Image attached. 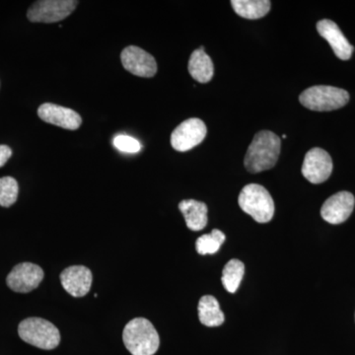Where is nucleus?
<instances>
[{
    "instance_id": "nucleus-1",
    "label": "nucleus",
    "mask_w": 355,
    "mask_h": 355,
    "mask_svg": "<svg viewBox=\"0 0 355 355\" xmlns=\"http://www.w3.org/2000/svg\"><path fill=\"white\" fill-rule=\"evenodd\" d=\"M282 140L270 130H261L254 135L248 148L244 164L250 173L272 169L279 160Z\"/></svg>"
},
{
    "instance_id": "nucleus-2",
    "label": "nucleus",
    "mask_w": 355,
    "mask_h": 355,
    "mask_svg": "<svg viewBox=\"0 0 355 355\" xmlns=\"http://www.w3.org/2000/svg\"><path fill=\"white\" fill-rule=\"evenodd\" d=\"M123 340L132 355H153L157 352L160 338L153 323L144 318H135L123 329Z\"/></svg>"
},
{
    "instance_id": "nucleus-3",
    "label": "nucleus",
    "mask_w": 355,
    "mask_h": 355,
    "mask_svg": "<svg viewBox=\"0 0 355 355\" xmlns=\"http://www.w3.org/2000/svg\"><path fill=\"white\" fill-rule=\"evenodd\" d=\"M243 211L259 223H268L275 214V202L266 188L258 184L245 186L238 198Z\"/></svg>"
},
{
    "instance_id": "nucleus-4",
    "label": "nucleus",
    "mask_w": 355,
    "mask_h": 355,
    "mask_svg": "<svg viewBox=\"0 0 355 355\" xmlns=\"http://www.w3.org/2000/svg\"><path fill=\"white\" fill-rule=\"evenodd\" d=\"M18 334L21 340L41 349H55L60 343L57 327L42 318H28L21 322Z\"/></svg>"
},
{
    "instance_id": "nucleus-5",
    "label": "nucleus",
    "mask_w": 355,
    "mask_h": 355,
    "mask_svg": "<svg viewBox=\"0 0 355 355\" xmlns=\"http://www.w3.org/2000/svg\"><path fill=\"white\" fill-rule=\"evenodd\" d=\"M299 101L305 108L317 112L334 111L343 108L349 101V94L334 86H313L303 91Z\"/></svg>"
},
{
    "instance_id": "nucleus-6",
    "label": "nucleus",
    "mask_w": 355,
    "mask_h": 355,
    "mask_svg": "<svg viewBox=\"0 0 355 355\" xmlns=\"http://www.w3.org/2000/svg\"><path fill=\"white\" fill-rule=\"evenodd\" d=\"M77 4L74 0H40L30 7L27 17L33 23L58 22L69 17Z\"/></svg>"
},
{
    "instance_id": "nucleus-7",
    "label": "nucleus",
    "mask_w": 355,
    "mask_h": 355,
    "mask_svg": "<svg viewBox=\"0 0 355 355\" xmlns=\"http://www.w3.org/2000/svg\"><path fill=\"white\" fill-rule=\"evenodd\" d=\"M207 125L197 118L189 119L175 128L171 135V144L175 150L186 153L202 144L207 137Z\"/></svg>"
},
{
    "instance_id": "nucleus-8",
    "label": "nucleus",
    "mask_w": 355,
    "mask_h": 355,
    "mask_svg": "<svg viewBox=\"0 0 355 355\" xmlns=\"http://www.w3.org/2000/svg\"><path fill=\"white\" fill-rule=\"evenodd\" d=\"M333 160L330 154L322 148H312L306 153L302 166V175L312 184H322L333 172Z\"/></svg>"
},
{
    "instance_id": "nucleus-9",
    "label": "nucleus",
    "mask_w": 355,
    "mask_h": 355,
    "mask_svg": "<svg viewBox=\"0 0 355 355\" xmlns=\"http://www.w3.org/2000/svg\"><path fill=\"white\" fill-rule=\"evenodd\" d=\"M44 279L41 266L31 263H19L11 270L6 279V284L11 291L27 293L36 289Z\"/></svg>"
},
{
    "instance_id": "nucleus-10",
    "label": "nucleus",
    "mask_w": 355,
    "mask_h": 355,
    "mask_svg": "<svg viewBox=\"0 0 355 355\" xmlns=\"http://www.w3.org/2000/svg\"><path fill=\"white\" fill-rule=\"evenodd\" d=\"M121 64L133 76L153 77L157 72L155 58L139 46H130L121 51Z\"/></svg>"
},
{
    "instance_id": "nucleus-11",
    "label": "nucleus",
    "mask_w": 355,
    "mask_h": 355,
    "mask_svg": "<svg viewBox=\"0 0 355 355\" xmlns=\"http://www.w3.org/2000/svg\"><path fill=\"white\" fill-rule=\"evenodd\" d=\"M355 198L349 191H340L329 198L321 209V216L329 223H343L347 221L354 211Z\"/></svg>"
},
{
    "instance_id": "nucleus-12",
    "label": "nucleus",
    "mask_w": 355,
    "mask_h": 355,
    "mask_svg": "<svg viewBox=\"0 0 355 355\" xmlns=\"http://www.w3.org/2000/svg\"><path fill=\"white\" fill-rule=\"evenodd\" d=\"M92 282V272L86 266H69L60 273L62 287L73 297L85 296L90 291Z\"/></svg>"
},
{
    "instance_id": "nucleus-13",
    "label": "nucleus",
    "mask_w": 355,
    "mask_h": 355,
    "mask_svg": "<svg viewBox=\"0 0 355 355\" xmlns=\"http://www.w3.org/2000/svg\"><path fill=\"white\" fill-rule=\"evenodd\" d=\"M40 118L51 125H58L65 130H76L83 123L80 114L73 110L64 108L58 105L46 103L38 109Z\"/></svg>"
},
{
    "instance_id": "nucleus-14",
    "label": "nucleus",
    "mask_w": 355,
    "mask_h": 355,
    "mask_svg": "<svg viewBox=\"0 0 355 355\" xmlns=\"http://www.w3.org/2000/svg\"><path fill=\"white\" fill-rule=\"evenodd\" d=\"M317 31L330 44L334 53L340 60H347L352 58L354 48L335 22L328 19L319 21L317 23Z\"/></svg>"
},
{
    "instance_id": "nucleus-15",
    "label": "nucleus",
    "mask_w": 355,
    "mask_h": 355,
    "mask_svg": "<svg viewBox=\"0 0 355 355\" xmlns=\"http://www.w3.org/2000/svg\"><path fill=\"white\" fill-rule=\"evenodd\" d=\"M188 69L191 77L200 83H209L214 77V62L203 46L191 53Z\"/></svg>"
},
{
    "instance_id": "nucleus-16",
    "label": "nucleus",
    "mask_w": 355,
    "mask_h": 355,
    "mask_svg": "<svg viewBox=\"0 0 355 355\" xmlns=\"http://www.w3.org/2000/svg\"><path fill=\"white\" fill-rule=\"evenodd\" d=\"M179 209L191 231H200L207 226V207L205 202L186 200L179 203Z\"/></svg>"
},
{
    "instance_id": "nucleus-17",
    "label": "nucleus",
    "mask_w": 355,
    "mask_h": 355,
    "mask_svg": "<svg viewBox=\"0 0 355 355\" xmlns=\"http://www.w3.org/2000/svg\"><path fill=\"white\" fill-rule=\"evenodd\" d=\"M198 318L200 323L209 328L221 326L225 320L218 301L211 295H205L200 298L198 302Z\"/></svg>"
},
{
    "instance_id": "nucleus-18",
    "label": "nucleus",
    "mask_w": 355,
    "mask_h": 355,
    "mask_svg": "<svg viewBox=\"0 0 355 355\" xmlns=\"http://www.w3.org/2000/svg\"><path fill=\"white\" fill-rule=\"evenodd\" d=\"M231 4L237 15L250 20L263 18L270 9L268 0H232Z\"/></svg>"
},
{
    "instance_id": "nucleus-19",
    "label": "nucleus",
    "mask_w": 355,
    "mask_h": 355,
    "mask_svg": "<svg viewBox=\"0 0 355 355\" xmlns=\"http://www.w3.org/2000/svg\"><path fill=\"white\" fill-rule=\"evenodd\" d=\"M244 273L245 266L241 261L236 259L229 261L222 272L221 282L224 288L230 293H235L241 284Z\"/></svg>"
},
{
    "instance_id": "nucleus-20",
    "label": "nucleus",
    "mask_w": 355,
    "mask_h": 355,
    "mask_svg": "<svg viewBox=\"0 0 355 355\" xmlns=\"http://www.w3.org/2000/svg\"><path fill=\"white\" fill-rule=\"evenodd\" d=\"M225 234L218 229H214L209 234L200 236L196 242L198 253L202 256L217 253L225 241Z\"/></svg>"
},
{
    "instance_id": "nucleus-21",
    "label": "nucleus",
    "mask_w": 355,
    "mask_h": 355,
    "mask_svg": "<svg viewBox=\"0 0 355 355\" xmlns=\"http://www.w3.org/2000/svg\"><path fill=\"white\" fill-rule=\"evenodd\" d=\"M19 193L17 181L12 177L0 178V207H9L16 202Z\"/></svg>"
},
{
    "instance_id": "nucleus-22",
    "label": "nucleus",
    "mask_w": 355,
    "mask_h": 355,
    "mask_svg": "<svg viewBox=\"0 0 355 355\" xmlns=\"http://www.w3.org/2000/svg\"><path fill=\"white\" fill-rule=\"evenodd\" d=\"M114 146L121 153H137L141 150V144L139 140L125 135H120L114 137Z\"/></svg>"
},
{
    "instance_id": "nucleus-23",
    "label": "nucleus",
    "mask_w": 355,
    "mask_h": 355,
    "mask_svg": "<svg viewBox=\"0 0 355 355\" xmlns=\"http://www.w3.org/2000/svg\"><path fill=\"white\" fill-rule=\"evenodd\" d=\"M12 156V150L7 146H0V168L6 164L9 158Z\"/></svg>"
}]
</instances>
